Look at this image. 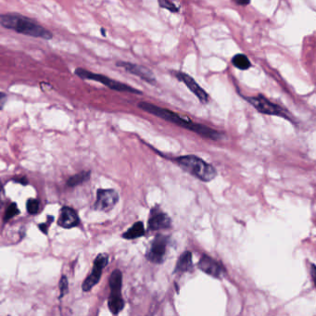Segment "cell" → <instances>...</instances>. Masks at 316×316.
I'll use <instances>...</instances> for the list:
<instances>
[{"instance_id": "obj_20", "label": "cell", "mask_w": 316, "mask_h": 316, "mask_svg": "<svg viewBox=\"0 0 316 316\" xmlns=\"http://www.w3.org/2000/svg\"><path fill=\"white\" fill-rule=\"evenodd\" d=\"M159 5L161 9L167 10L173 13H177L179 12V8L174 4L171 0H159Z\"/></svg>"}, {"instance_id": "obj_8", "label": "cell", "mask_w": 316, "mask_h": 316, "mask_svg": "<svg viewBox=\"0 0 316 316\" xmlns=\"http://www.w3.org/2000/svg\"><path fill=\"white\" fill-rule=\"evenodd\" d=\"M119 195L113 189H99L94 208L97 211H109L118 202Z\"/></svg>"}, {"instance_id": "obj_21", "label": "cell", "mask_w": 316, "mask_h": 316, "mask_svg": "<svg viewBox=\"0 0 316 316\" xmlns=\"http://www.w3.org/2000/svg\"><path fill=\"white\" fill-rule=\"evenodd\" d=\"M19 209H18L17 204H16V203H12V204L8 207V209L6 210L5 215H4V221H5V222L9 221L10 219L14 217L15 215L19 214Z\"/></svg>"}, {"instance_id": "obj_15", "label": "cell", "mask_w": 316, "mask_h": 316, "mask_svg": "<svg viewBox=\"0 0 316 316\" xmlns=\"http://www.w3.org/2000/svg\"><path fill=\"white\" fill-rule=\"evenodd\" d=\"M122 282H123V275H122L121 271L115 270L110 277V287H111V295L110 296L122 297L121 296Z\"/></svg>"}, {"instance_id": "obj_14", "label": "cell", "mask_w": 316, "mask_h": 316, "mask_svg": "<svg viewBox=\"0 0 316 316\" xmlns=\"http://www.w3.org/2000/svg\"><path fill=\"white\" fill-rule=\"evenodd\" d=\"M192 254L190 251H185L180 256L179 260H177L174 272L185 273V272H192Z\"/></svg>"}, {"instance_id": "obj_9", "label": "cell", "mask_w": 316, "mask_h": 316, "mask_svg": "<svg viewBox=\"0 0 316 316\" xmlns=\"http://www.w3.org/2000/svg\"><path fill=\"white\" fill-rule=\"evenodd\" d=\"M173 73H174V77L181 82H183L186 87H188V89L199 99L201 103L206 104L209 102V99H210L209 95L202 87L198 86V83L190 75L182 73V72H173Z\"/></svg>"}, {"instance_id": "obj_19", "label": "cell", "mask_w": 316, "mask_h": 316, "mask_svg": "<svg viewBox=\"0 0 316 316\" xmlns=\"http://www.w3.org/2000/svg\"><path fill=\"white\" fill-rule=\"evenodd\" d=\"M90 177V173L89 172H83L80 174H75L74 176H72L71 178H69L67 181V185L69 186H76L80 185L82 183H84L85 181H87Z\"/></svg>"}, {"instance_id": "obj_3", "label": "cell", "mask_w": 316, "mask_h": 316, "mask_svg": "<svg viewBox=\"0 0 316 316\" xmlns=\"http://www.w3.org/2000/svg\"><path fill=\"white\" fill-rule=\"evenodd\" d=\"M180 167L203 182H210L217 176V171L211 164L197 156H182L176 159Z\"/></svg>"}, {"instance_id": "obj_5", "label": "cell", "mask_w": 316, "mask_h": 316, "mask_svg": "<svg viewBox=\"0 0 316 316\" xmlns=\"http://www.w3.org/2000/svg\"><path fill=\"white\" fill-rule=\"evenodd\" d=\"M245 99H247L248 103H250L260 113H263L266 115L279 116V117L286 119L288 121H292L291 116L287 111H285V109H283L277 104L271 102L269 99L264 98L263 96L248 97Z\"/></svg>"}, {"instance_id": "obj_11", "label": "cell", "mask_w": 316, "mask_h": 316, "mask_svg": "<svg viewBox=\"0 0 316 316\" xmlns=\"http://www.w3.org/2000/svg\"><path fill=\"white\" fill-rule=\"evenodd\" d=\"M198 267L202 272L215 278H222L225 273L224 267L217 260L207 255H203L201 257L198 261Z\"/></svg>"}, {"instance_id": "obj_12", "label": "cell", "mask_w": 316, "mask_h": 316, "mask_svg": "<svg viewBox=\"0 0 316 316\" xmlns=\"http://www.w3.org/2000/svg\"><path fill=\"white\" fill-rule=\"evenodd\" d=\"M59 225L63 228H72L79 224V217L75 210L69 207H63L59 217Z\"/></svg>"}, {"instance_id": "obj_25", "label": "cell", "mask_w": 316, "mask_h": 316, "mask_svg": "<svg viewBox=\"0 0 316 316\" xmlns=\"http://www.w3.org/2000/svg\"><path fill=\"white\" fill-rule=\"evenodd\" d=\"M237 5L240 6H247L250 3V0H234Z\"/></svg>"}, {"instance_id": "obj_4", "label": "cell", "mask_w": 316, "mask_h": 316, "mask_svg": "<svg viewBox=\"0 0 316 316\" xmlns=\"http://www.w3.org/2000/svg\"><path fill=\"white\" fill-rule=\"evenodd\" d=\"M75 75H77L81 79L84 80L98 81L100 84L104 85L105 87L111 88L112 90L119 91V92H128V93L137 94V95H142V92L137 90L134 87H130L128 85L123 84L118 81L113 80L106 75H99L95 74L90 71H87L85 69L77 68L75 71Z\"/></svg>"}, {"instance_id": "obj_13", "label": "cell", "mask_w": 316, "mask_h": 316, "mask_svg": "<svg viewBox=\"0 0 316 316\" xmlns=\"http://www.w3.org/2000/svg\"><path fill=\"white\" fill-rule=\"evenodd\" d=\"M172 224L171 218L164 212H152L149 220V228L151 230H159L168 228Z\"/></svg>"}, {"instance_id": "obj_18", "label": "cell", "mask_w": 316, "mask_h": 316, "mask_svg": "<svg viewBox=\"0 0 316 316\" xmlns=\"http://www.w3.org/2000/svg\"><path fill=\"white\" fill-rule=\"evenodd\" d=\"M109 309L111 310L113 314H118L121 310L124 309V301L122 297H109Z\"/></svg>"}, {"instance_id": "obj_23", "label": "cell", "mask_w": 316, "mask_h": 316, "mask_svg": "<svg viewBox=\"0 0 316 316\" xmlns=\"http://www.w3.org/2000/svg\"><path fill=\"white\" fill-rule=\"evenodd\" d=\"M60 290H61V297L65 296L68 292V279L66 276H62V278L61 279V282H60Z\"/></svg>"}, {"instance_id": "obj_1", "label": "cell", "mask_w": 316, "mask_h": 316, "mask_svg": "<svg viewBox=\"0 0 316 316\" xmlns=\"http://www.w3.org/2000/svg\"><path fill=\"white\" fill-rule=\"evenodd\" d=\"M138 108H140L143 111L149 112L150 114H153L159 118L163 119L168 122H171L173 124L179 125L183 128H186L188 130L192 131L194 133H197L201 137L212 139V140H220L223 137V134L220 132L211 129L210 127L203 125V124H196L193 123L189 119L183 118L177 113L171 112L166 109H162L161 107L153 105L149 102H140L138 104Z\"/></svg>"}, {"instance_id": "obj_24", "label": "cell", "mask_w": 316, "mask_h": 316, "mask_svg": "<svg viewBox=\"0 0 316 316\" xmlns=\"http://www.w3.org/2000/svg\"><path fill=\"white\" fill-rule=\"evenodd\" d=\"M310 275H311V279H312V282L315 285L316 287V265L311 263L310 264Z\"/></svg>"}, {"instance_id": "obj_6", "label": "cell", "mask_w": 316, "mask_h": 316, "mask_svg": "<svg viewBox=\"0 0 316 316\" xmlns=\"http://www.w3.org/2000/svg\"><path fill=\"white\" fill-rule=\"evenodd\" d=\"M168 242L169 236L163 235L156 236L147 251V259L153 263H161L164 260Z\"/></svg>"}, {"instance_id": "obj_10", "label": "cell", "mask_w": 316, "mask_h": 316, "mask_svg": "<svg viewBox=\"0 0 316 316\" xmlns=\"http://www.w3.org/2000/svg\"><path fill=\"white\" fill-rule=\"evenodd\" d=\"M116 65L118 67L124 68L126 72L130 73L132 75H136L137 77L141 78L143 81L149 83L150 85H154L157 82L152 71L149 70V68H147V67H145V66L125 62H117Z\"/></svg>"}, {"instance_id": "obj_22", "label": "cell", "mask_w": 316, "mask_h": 316, "mask_svg": "<svg viewBox=\"0 0 316 316\" xmlns=\"http://www.w3.org/2000/svg\"><path fill=\"white\" fill-rule=\"evenodd\" d=\"M26 209L30 214H37L39 211V201L38 199H34V198L29 199L27 201Z\"/></svg>"}, {"instance_id": "obj_28", "label": "cell", "mask_w": 316, "mask_h": 316, "mask_svg": "<svg viewBox=\"0 0 316 316\" xmlns=\"http://www.w3.org/2000/svg\"><path fill=\"white\" fill-rule=\"evenodd\" d=\"M101 34H102V36H106L105 29H103V28L101 29Z\"/></svg>"}, {"instance_id": "obj_26", "label": "cell", "mask_w": 316, "mask_h": 316, "mask_svg": "<svg viewBox=\"0 0 316 316\" xmlns=\"http://www.w3.org/2000/svg\"><path fill=\"white\" fill-rule=\"evenodd\" d=\"M7 96L6 94L1 93V108H3V106H4V103H5V100H6Z\"/></svg>"}, {"instance_id": "obj_16", "label": "cell", "mask_w": 316, "mask_h": 316, "mask_svg": "<svg viewBox=\"0 0 316 316\" xmlns=\"http://www.w3.org/2000/svg\"><path fill=\"white\" fill-rule=\"evenodd\" d=\"M145 234V228L142 222H137L132 225V227L124 233L123 237L126 239H134L140 236H144Z\"/></svg>"}, {"instance_id": "obj_7", "label": "cell", "mask_w": 316, "mask_h": 316, "mask_svg": "<svg viewBox=\"0 0 316 316\" xmlns=\"http://www.w3.org/2000/svg\"><path fill=\"white\" fill-rule=\"evenodd\" d=\"M108 261H109V256L106 253H101L97 256V258L94 260L92 273L89 276H87V278L85 280V282L82 285V288L84 291L91 290L94 285L99 283L102 270L108 264Z\"/></svg>"}, {"instance_id": "obj_17", "label": "cell", "mask_w": 316, "mask_h": 316, "mask_svg": "<svg viewBox=\"0 0 316 316\" xmlns=\"http://www.w3.org/2000/svg\"><path fill=\"white\" fill-rule=\"evenodd\" d=\"M232 63L236 68L242 70V71H246L250 68L251 63L250 61L248 60V58L243 54H236L233 57L232 59Z\"/></svg>"}, {"instance_id": "obj_2", "label": "cell", "mask_w": 316, "mask_h": 316, "mask_svg": "<svg viewBox=\"0 0 316 316\" xmlns=\"http://www.w3.org/2000/svg\"><path fill=\"white\" fill-rule=\"evenodd\" d=\"M0 24L6 29L32 38H42L45 40H51L53 38V34L42 25L18 13L2 14L0 17Z\"/></svg>"}, {"instance_id": "obj_27", "label": "cell", "mask_w": 316, "mask_h": 316, "mask_svg": "<svg viewBox=\"0 0 316 316\" xmlns=\"http://www.w3.org/2000/svg\"><path fill=\"white\" fill-rule=\"evenodd\" d=\"M16 181H19L21 184H24V185H27V180H26V178H25V177H24V178H21V179L20 180H16Z\"/></svg>"}]
</instances>
